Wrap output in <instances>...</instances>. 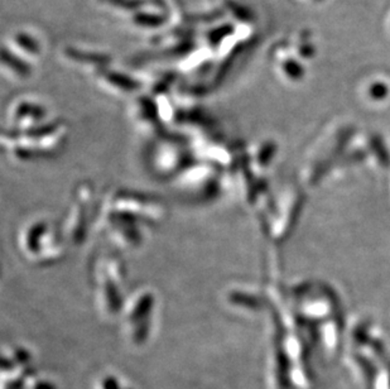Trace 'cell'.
<instances>
[{
    "label": "cell",
    "instance_id": "1",
    "mask_svg": "<svg viewBox=\"0 0 390 389\" xmlns=\"http://www.w3.org/2000/svg\"><path fill=\"white\" fill-rule=\"evenodd\" d=\"M66 240L62 227L48 219H36L22 227L18 244L20 252L31 263L47 266L65 255Z\"/></svg>",
    "mask_w": 390,
    "mask_h": 389
},
{
    "label": "cell",
    "instance_id": "2",
    "mask_svg": "<svg viewBox=\"0 0 390 389\" xmlns=\"http://www.w3.org/2000/svg\"><path fill=\"white\" fill-rule=\"evenodd\" d=\"M166 213L164 204L157 197L129 190H117L105 197L98 215L122 216L150 227L161 224Z\"/></svg>",
    "mask_w": 390,
    "mask_h": 389
},
{
    "label": "cell",
    "instance_id": "3",
    "mask_svg": "<svg viewBox=\"0 0 390 389\" xmlns=\"http://www.w3.org/2000/svg\"><path fill=\"white\" fill-rule=\"evenodd\" d=\"M94 279L100 311L108 318L117 316L124 306L125 264L123 260L110 253L100 255L94 266Z\"/></svg>",
    "mask_w": 390,
    "mask_h": 389
},
{
    "label": "cell",
    "instance_id": "4",
    "mask_svg": "<svg viewBox=\"0 0 390 389\" xmlns=\"http://www.w3.org/2000/svg\"><path fill=\"white\" fill-rule=\"evenodd\" d=\"M154 310L156 295L150 288H139L124 302V329L131 344L143 345L148 340Z\"/></svg>",
    "mask_w": 390,
    "mask_h": 389
},
{
    "label": "cell",
    "instance_id": "5",
    "mask_svg": "<svg viewBox=\"0 0 390 389\" xmlns=\"http://www.w3.org/2000/svg\"><path fill=\"white\" fill-rule=\"evenodd\" d=\"M222 172L210 163H192L175 178L177 188L189 201H212L222 191Z\"/></svg>",
    "mask_w": 390,
    "mask_h": 389
},
{
    "label": "cell",
    "instance_id": "6",
    "mask_svg": "<svg viewBox=\"0 0 390 389\" xmlns=\"http://www.w3.org/2000/svg\"><path fill=\"white\" fill-rule=\"evenodd\" d=\"M94 190L89 183H80L72 196L68 214L66 216L65 227H62L66 239L72 246H80L87 238L89 224L92 222V205Z\"/></svg>",
    "mask_w": 390,
    "mask_h": 389
},
{
    "label": "cell",
    "instance_id": "7",
    "mask_svg": "<svg viewBox=\"0 0 390 389\" xmlns=\"http://www.w3.org/2000/svg\"><path fill=\"white\" fill-rule=\"evenodd\" d=\"M150 150L148 167L161 178H176L191 166L189 150L178 142H167Z\"/></svg>",
    "mask_w": 390,
    "mask_h": 389
},
{
    "label": "cell",
    "instance_id": "8",
    "mask_svg": "<svg viewBox=\"0 0 390 389\" xmlns=\"http://www.w3.org/2000/svg\"><path fill=\"white\" fill-rule=\"evenodd\" d=\"M45 115H46V111L42 106L29 104V103H22V104L18 105V108L14 111V123L22 124L23 122H28L31 119L32 128H34L33 124L42 122Z\"/></svg>",
    "mask_w": 390,
    "mask_h": 389
},
{
    "label": "cell",
    "instance_id": "9",
    "mask_svg": "<svg viewBox=\"0 0 390 389\" xmlns=\"http://www.w3.org/2000/svg\"><path fill=\"white\" fill-rule=\"evenodd\" d=\"M103 76L109 84L115 86L119 90L133 92V91L138 90L140 87V84L138 81H136L134 78H128L124 73H119V72L115 71H104L103 72Z\"/></svg>",
    "mask_w": 390,
    "mask_h": 389
},
{
    "label": "cell",
    "instance_id": "10",
    "mask_svg": "<svg viewBox=\"0 0 390 389\" xmlns=\"http://www.w3.org/2000/svg\"><path fill=\"white\" fill-rule=\"evenodd\" d=\"M1 61L4 65H7L12 71L15 72L18 76H22V78L29 76L32 72V69L28 66V64H26L20 57L14 56L13 53L9 52L7 48H3Z\"/></svg>",
    "mask_w": 390,
    "mask_h": 389
},
{
    "label": "cell",
    "instance_id": "11",
    "mask_svg": "<svg viewBox=\"0 0 390 389\" xmlns=\"http://www.w3.org/2000/svg\"><path fill=\"white\" fill-rule=\"evenodd\" d=\"M66 56L68 59H73L76 62H87V64H96V65H105L108 64L110 59L104 55L100 53L85 52L80 51L76 48H67L66 50Z\"/></svg>",
    "mask_w": 390,
    "mask_h": 389
},
{
    "label": "cell",
    "instance_id": "12",
    "mask_svg": "<svg viewBox=\"0 0 390 389\" xmlns=\"http://www.w3.org/2000/svg\"><path fill=\"white\" fill-rule=\"evenodd\" d=\"M14 39H15V43L20 45L22 50H24L26 52L32 53V55L39 52V45L36 42V39L27 36L26 33H17Z\"/></svg>",
    "mask_w": 390,
    "mask_h": 389
},
{
    "label": "cell",
    "instance_id": "13",
    "mask_svg": "<svg viewBox=\"0 0 390 389\" xmlns=\"http://www.w3.org/2000/svg\"><path fill=\"white\" fill-rule=\"evenodd\" d=\"M136 23L138 26L154 28V27L163 26L164 18L159 14L140 13L136 17Z\"/></svg>",
    "mask_w": 390,
    "mask_h": 389
},
{
    "label": "cell",
    "instance_id": "14",
    "mask_svg": "<svg viewBox=\"0 0 390 389\" xmlns=\"http://www.w3.org/2000/svg\"><path fill=\"white\" fill-rule=\"evenodd\" d=\"M283 69H284L287 76L293 78V80H299V78H303V75H305V69L294 59L286 61L283 64Z\"/></svg>",
    "mask_w": 390,
    "mask_h": 389
},
{
    "label": "cell",
    "instance_id": "15",
    "mask_svg": "<svg viewBox=\"0 0 390 389\" xmlns=\"http://www.w3.org/2000/svg\"><path fill=\"white\" fill-rule=\"evenodd\" d=\"M108 3H110L114 7L122 8V9H138L140 7V1L139 0H106Z\"/></svg>",
    "mask_w": 390,
    "mask_h": 389
},
{
    "label": "cell",
    "instance_id": "16",
    "mask_svg": "<svg viewBox=\"0 0 390 389\" xmlns=\"http://www.w3.org/2000/svg\"><path fill=\"white\" fill-rule=\"evenodd\" d=\"M387 94H388V87L383 83H377L371 86L370 95L374 99H383L387 97Z\"/></svg>",
    "mask_w": 390,
    "mask_h": 389
},
{
    "label": "cell",
    "instance_id": "17",
    "mask_svg": "<svg viewBox=\"0 0 390 389\" xmlns=\"http://www.w3.org/2000/svg\"><path fill=\"white\" fill-rule=\"evenodd\" d=\"M99 389H119V383L114 376H104L99 383Z\"/></svg>",
    "mask_w": 390,
    "mask_h": 389
},
{
    "label": "cell",
    "instance_id": "18",
    "mask_svg": "<svg viewBox=\"0 0 390 389\" xmlns=\"http://www.w3.org/2000/svg\"><path fill=\"white\" fill-rule=\"evenodd\" d=\"M299 53H301V56H302V57H312L313 53H315V47L305 43V45H301Z\"/></svg>",
    "mask_w": 390,
    "mask_h": 389
},
{
    "label": "cell",
    "instance_id": "19",
    "mask_svg": "<svg viewBox=\"0 0 390 389\" xmlns=\"http://www.w3.org/2000/svg\"><path fill=\"white\" fill-rule=\"evenodd\" d=\"M32 389H55L52 383L47 382L45 379H39L37 382H34Z\"/></svg>",
    "mask_w": 390,
    "mask_h": 389
},
{
    "label": "cell",
    "instance_id": "20",
    "mask_svg": "<svg viewBox=\"0 0 390 389\" xmlns=\"http://www.w3.org/2000/svg\"><path fill=\"white\" fill-rule=\"evenodd\" d=\"M317 1H319V0H317Z\"/></svg>",
    "mask_w": 390,
    "mask_h": 389
}]
</instances>
